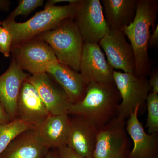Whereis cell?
Returning <instances> with one entry per match:
<instances>
[{"label":"cell","instance_id":"9","mask_svg":"<svg viewBox=\"0 0 158 158\" xmlns=\"http://www.w3.org/2000/svg\"><path fill=\"white\" fill-rule=\"evenodd\" d=\"M113 71L98 44L84 43L80 72L88 83L114 86Z\"/></svg>","mask_w":158,"mask_h":158},{"label":"cell","instance_id":"29","mask_svg":"<svg viewBox=\"0 0 158 158\" xmlns=\"http://www.w3.org/2000/svg\"><path fill=\"white\" fill-rule=\"evenodd\" d=\"M11 2L7 0H0V10L2 11H8L9 9Z\"/></svg>","mask_w":158,"mask_h":158},{"label":"cell","instance_id":"10","mask_svg":"<svg viewBox=\"0 0 158 158\" xmlns=\"http://www.w3.org/2000/svg\"><path fill=\"white\" fill-rule=\"evenodd\" d=\"M114 69L135 75V61L134 51L123 31L111 30L98 43Z\"/></svg>","mask_w":158,"mask_h":158},{"label":"cell","instance_id":"11","mask_svg":"<svg viewBox=\"0 0 158 158\" xmlns=\"http://www.w3.org/2000/svg\"><path fill=\"white\" fill-rule=\"evenodd\" d=\"M70 116L66 145L84 157L93 158L100 127L94 122L84 116Z\"/></svg>","mask_w":158,"mask_h":158},{"label":"cell","instance_id":"19","mask_svg":"<svg viewBox=\"0 0 158 158\" xmlns=\"http://www.w3.org/2000/svg\"><path fill=\"white\" fill-rule=\"evenodd\" d=\"M138 0H102L105 19L110 30L123 31L135 16Z\"/></svg>","mask_w":158,"mask_h":158},{"label":"cell","instance_id":"30","mask_svg":"<svg viewBox=\"0 0 158 158\" xmlns=\"http://www.w3.org/2000/svg\"><path fill=\"white\" fill-rule=\"evenodd\" d=\"M47 158H56L55 149H51L49 151Z\"/></svg>","mask_w":158,"mask_h":158},{"label":"cell","instance_id":"20","mask_svg":"<svg viewBox=\"0 0 158 158\" xmlns=\"http://www.w3.org/2000/svg\"><path fill=\"white\" fill-rule=\"evenodd\" d=\"M32 128L30 124L19 119L7 124H0V155L16 136Z\"/></svg>","mask_w":158,"mask_h":158},{"label":"cell","instance_id":"5","mask_svg":"<svg viewBox=\"0 0 158 158\" xmlns=\"http://www.w3.org/2000/svg\"><path fill=\"white\" fill-rule=\"evenodd\" d=\"M126 123L115 116L99 129L93 158H127L131 144Z\"/></svg>","mask_w":158,"mask_h":158},{"label":"cell","instance_id":"3","mask_svg":"<svg viewBox=\"0 0 158 158\" xmlns=\"http://www.w3.org/2000/svg\"><path fill=\"white\" fill-rule=\"evenodd\" d=\"M120 100L115 85L90 83L84 98L71 105L68 114L84 116L100 128L116 116Z\"/></svg>","mask_w":158,"mask_h":158},{"label":"cell","instance_id":"31","mask_svg":"<svg viewBox=\"0 0 158 158\" xmlns=\"http://www.w3.org/2000/svg\"><path fill=\"white\" fill-rule=\"evenodd\" d=\"M2 22H1V21H0V27H2Z\"/></svg>","mask_w":158,"mask_h":158},{"label":"cell","instance_id":"24","mask_svg":"<svg viewBox=\"0 0 158 158\" xmlns=\"http://www.w3.org/2000/svg\"><path fill=\"white\" fill-rule=\"evenodd\" d=\"M55 149L56 158H88L80 155L67 145Z\"/></svg>","mask_w":158,"mask_h":158},{"label":"cell","instance_id":"14","mask_svg":"<svg viewBox=\"0 0 158 158\" xmlns=\"http://www.w3.org/2000/svg\"><path fill=\"white\" fill-rule=\"evenodd\" d=\"M30 75L13 58L9 68L0 76V102L11 121L16 119L18 98L23 82Z\"/></svg>","mask_w":158,"mask_h":158},{"label":"cell","instance_id":"21","mask_svg":"<svg viewBox=\"0 0 158 158\" xmlns=\"http://www.w3.org/2000/svg\"><path fill=\"white\" fill-rule=\"evenodd\" d=\"M148 115L146 127L148 134L158 133V94L150 92L146 99Z\"/></svg>","mask_w":158,"mask_h":158},{"label":"cell","instance_id":"8","mask_svg":"<svg viewBox=\"0 0 158 158\" xmlns=\"http://www.w3.org/2000/svg\"><path fill=\"white\" fill-rule=\"evenodd\" d=\"M11 51L22 69L32 75L46 73L49 66L58 61L50 46L36 38L12 47Z\"/></svg>","mask_w":158,"mask_h":158},{"label":"cell","instance_id":"15","mask_svg":"<svg viewBox=\"0 0 158 158\" xmlns=\"http://www.w3.org/2000/svg\"><path fill=\"white\" fill-rule=\"evenodd\" d=\"M139 108L136 109L126 123V130L134 143L127 158H158V133H146L138 118Z\"/></svg>","mask_w":158,"mask_h":158},{"label":"cell","instance_id":"26","mask_svg":"<svg viewBox=\"0 0 158 158\" xmlns=\"http://www.w3.org/2000/svg\"><path fill=\"white\" fill-rule=\"evenodd\" d=\"M158 44V25L156 26L152 35L150 37L148 40V47L154 48L157 46Z\"/></svg>","mask_w":158,"mask_h":158},{"label":"cell","instance_id":"27","mask_svg":"<svg viewBox=\"0 0 158 158\" xmlns=\"http://www.w3.org/2000/svg\"><path fill=\"white\" fill-rule=\"evenodd\" d=\"M11 119L1 102H0V124H7L11 122Z\"/></svg>","mask_w":158,"mask_h":158},{"label":"cell","instance_id":"13","mask_svg":"<svg viewBox=\"0 0 158 158\" xmlns=\"http://www.w3.org/2000/svg\"><path fill=\"white\" fill-rule=\"evenodd\" d=\"M50 115L37 90L27 79L23 82L17 104L16 119L36 127Z\"/></svg>","mask_w":158,"mask_h":158},{"label":"cell","instance_id":"22","mask_svg":"<svg viewBox=\"0 0 158 158\" xmlns=\"http://www.w3.org/2000/svg\"><path fill=\"white\" fill-rule=\"evenodd\" d=\"M43 0H21L15 9L9 14L6 19L15 20L19 15H27L35 9L42 6Z\"/></svg>","mask_w":158,"mask_h":158},{"label":"cell","instance_id":"23","mask_svg":"<svg viewBox=\"0 0 158 158\" xmlns=\"http://www.w3.org/2000/svg\"><path fill=\"white\" fill-rule=\"evenodd\" d=\"M12 45L11 33L5 27H0V52L5 57L10 56Z\"/></svg>","mask_w":158,"mask_h":158},{"label":"cell","instance_id":"18","mask_svg":"<svg viewBox=\"0 0 158 158\" xmlns=\"http://www.w3.org/2000/svg\"><path fill=\"white\" fill-rule=\"evenodd\" d=\"M69 127V116L65 113L49 115L42 123L33 128L42 144L50 150L66 145Z\"/></svg>","mask_w":158,"mask_h":158},{"label":"cell","instance_id":"12","mask_svg":"<svg viewBox=\"0 0 158 158\" xmlns=\"http://www.w3.org/2000/svg\"><path fill=\"white\" fill-rule=\"evenodd\" d=\"M27 80L37 90L50 115L58 116L68 114L72 105L69 97L47 73L32 75Z\"/></svg>","mask_w":158,"mask_h":158},{"label":"cell","instance_id":"28","mask_svg":"<svg viewBox=\"0 0 158 158\" xmlns=\"http://www.w3.org/2000/svg\"><path fill=\"white\" fill-rule=\"evenodd\" d=\"M77 1V0H49L47 2L45 7L56 6V4L57 3L65 2L69 3H73Z\"/></svg>","mask_w":158,"mask_h":158},{"label":"cell","instance_id":"6","mask_svg":"<svg viewBox=\"0 0 158 158\" xmlns=\"http://www.w3.org/2000/svg\"><path fill=\"white\" fill-rule=\"evenodd\" d=\"M113 80L121 100L116 116L126 120L145 102L151 88L146 77L138 78L133 74L114 70Z\"/></svg>","mask_w":158,"mask_h":158},{"label":"cell","instance_id":"4","mask_svg":"<svg viewBox=\"0 0 158 158\" xmlns=\"http://www.w3.org/2000/svg\"><path fill=\"white\" fill-rule=\"evenodd\" d=\"M35 38L48 44L59 62L80 72L85 42L73 19L64 20L56 28Z\"/></svg>","mask_w":158,"mask_h":158},{"label":"cell","instance_id":"7","mask_svg":"<svg viewBox=\"0 0 158 158\" xmlns=\"http://www.w3.org/2000/svg\"><path fill=\"white\" fill-rule=\"evenodd\" d=\"M73 20L84 42L98 44L110 31L100 0H79Z\"/></svg>","mask_w":158,"mask_h":158},{"label":"cell","instance_id":"1","mask_svg":"<svg viewBox=\"0 0 158 158\" xmlns=\"http://www.w3.org/2000/svg\"><path fill=\"white\" fill-rule=\"evenodd\" d=\"M158 11L157 0H138L134 20L123 29V33L129 40L135 61V75L138 78L149 75L151 62L148 54V43L150 28L153 31Z\"/></svg>","mask_w":158,"mask_h":158},{"label":"cell","instance_id":"17","mask_svg":"<svg viewBox=\"0 0 158 158\" xmlns=\"http://www.w3.org/2000/svg\"><path fill=\"white\" fill-rule=\"evenodd\" d=\"M49 150L32 128L16 136L1 154L0 158H47Z\"/></svg>","mask_w":158,"mask_h":158},{"label":"cell","instance_id":"25","mask_svg":"<svg viewBox=\"0 0 158 158\" xmlns=\"http://www.w3.org/2000/svg\"><path fill=\"white\" fill-rule=\"evenodd\" d=\"M148 83L151 88L152 92L158 94V71L157 69L150 72Z\"/></svg>","mask_w":158,"mask_h":158},{"label":"cell","instance_id":"2","mask_svg":"<svg viewBox=\"0 0 158 158\" xmlns=\"http://www.w3.org/2000/svg\"><path fill=\"white\" fill-rule=\"evenodd\" d=\"M79 1L64 6L44 7V10L37 12L24 22H16L6 19L4 20L2 22V26L11 33L12 47L56 28L64 20L73 19Z\"/></svg>","mask_w":158,"mask_h":158},{"label":"cell","instance_id":"16","mask_svg":"<svg viewBox=\"0 0 158 158\" xmlns=\"http://www.w3.org/2000/svg\"><path fill=\"white\" fill-rule=\"evenodd\" d=\"M46 73L66 92L72 104L84 98L89 83L80 73L58 61L49 66Z\"/></svg>","mask_w":158,"mask_h":158}]
</instances>
